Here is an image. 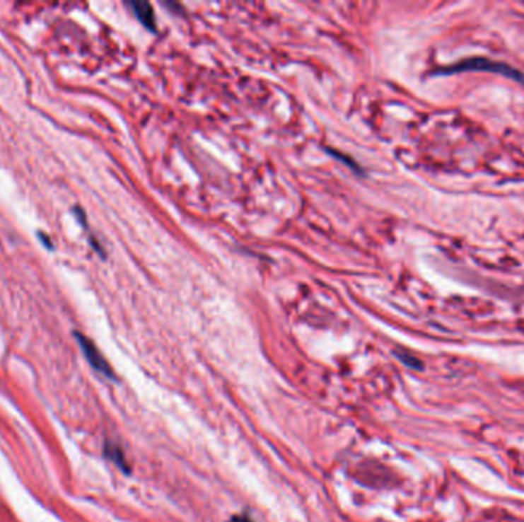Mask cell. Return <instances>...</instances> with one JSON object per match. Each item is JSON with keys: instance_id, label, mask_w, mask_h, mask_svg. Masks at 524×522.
Wrapping results in <instances>:
<instances>
[{"instance_id": "obj_1", "label": "cell", "mask_w": 524, "mask_h": 522, "mask_svg": "<svg viewBox=\"0 0 524 522\" xmlns=\"http://www.w3.org/2000/svg\"><path fill=\"white\" fill-rule=\"evenodd\" d=\"M463 71H489V72H494V74H500V76H504V77H508L511 80L518 81L524 86V74L521 71L509 66L508 63L495 62V60L483 59V57L462 60V62H458L457 64H454V66L443 68V69H440L438 72L443 74V76H449V74H458V72H463Z\"/></svg>"}, {"instance_id": "obj_2", "label": "cell", "mask_w": 524, "mask_h": 522, "mask_svg": "<svg viewBox=\"0 0 524 522\" xmlns=\"http://www.w3.org/2000/svg\"><path fill=\"white\" fill-rule=\"evenodd\" d=\"M76 335V339L80 344V348L83 351V354H85L86 360L89 361V365L94 368L95 371H98L100 374H103L105 377L107 378H114V371L112 368L109 366V363L106 361V359L103 357V354H101L98 351V348L94 344V342L89 340L86 335H83L80 332H76L74 334Z\"/></svg>"}, {"instance_id": "obj_3", "label": "cell", "mask_w": 524, "mask_h": 522, "mask_svg": "<svg viewBox=\"0 0 524 522\" xmlns=\"http://www.w3.org/2000/svg\"><path fill=\"white\" fill-rule=\"evenodd\" d=\"M127 5L132 8L135 17L141 22V25L146 28V30H149L152 33L156 31V18H155L153 8L149 2H138L136 0V2H129Z\"/></svg>"}, {"instance_id": "obj_4", "label": "cell", "mask_w": 524, "mask_h": 522, "mask_svg": "<svg viewBox=\"0 0 524 522\" xmlns=\"http://www.w3.org/2000/svg\"><path fill=\"white\" fill-rule=\"evenodd\" d=\"M105 453L107 458L110 461H114L120 469L124 470V473H129V468L126 464V460H124V455H123V451L120 449L118 446L115 444H110V443H106V449H105Z\"/></svg>"}, {"instance_id": "obj_5", "label": "cell", "mask_w": 524, "mask_h": 522, "mask_svg": "<svg viewBox=\"0 0 524 522\" xmlns=\"http://www.w3.org/2000/svg\"><path fill=\"white\" fill-rule=\"evenodd\" d=\"M395 356H397L400 359V361L403 363V365H407V366H409L412 369H421L420 360L416 359V357L409 356V354H407V352H397V354H395Z\"/></svg>"}, {"instance_id": "obj_6", "label": "cell", "mask_w": 524, "mask_h": 522, "mask_svg": "<svg viewBox=\"0 0 524 522\" xmlns=\"http://www.w3.org/2000/svg\"><path fill=\"white\" fill-rule=\"evenodd\" d=\"M328 153H331V155H333L334 158H340V161H342V163H345L347 166H349V167H351V169L353 170H356L357 173H359V170H361L362 172V169H361V167H359L353 160H351V158H349V156H345V155H342V153H339L337 151H330V149H328Z\"/></svg>"}, {"instance_id": "obj_7", "label": "cell", "mask_w": 524, "mask_h": 522, "mask_svg": "<svg viewBox=\"0 0 524 522\" xmlns=\"http://www.w3.org/2000/svg\"><path fill=\"white\" fill-rule=\"evenodd\" d=\"M37 238H39V240L42 242L45 248L54 250V242H52V239L48 236V233H45V231H37Z\"/></svg>"}, {"instance_id": "obj_8", "label": "cell", "mask_w": 524, "mask_h": 522, "mask_svg": "<svg viewBox=\"0 0 524 522\" xmlns=\"http://www.w3.org/2000/svg\"><path fill=\"white\" fill-rule=\"evenodd\" d=\"M72 211H74V216H76L78 219V222L81 224V226L83 227H88V224H86V213L83 211L80 207H76Z\"/></svg>"}, {"instance_id": "obj_9", "label": "cell", "mask_w": 524, "mask_h": 522, "mask_svg": "<svg viewBox=\"0 0 524 522\" xmlns=\"http://www.w3.org/2000/svg\"><path fill=\"white\" fill-rule=\"evenodd\" d=\"M230 522H255V521L252 518L244 516V515H235V516H232V519H230Z\"/></svg>"}]
</instances>
